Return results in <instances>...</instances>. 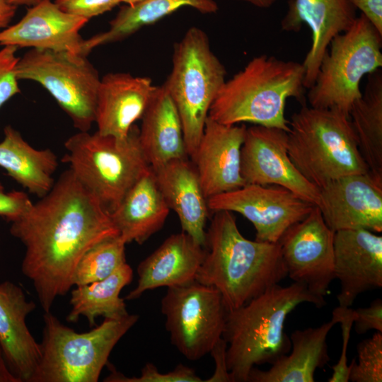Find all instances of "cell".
Instances as JSON below:
<instances>
[{
    "label": "cell",
    "mask_w": 382,
    "mask_h": 382,
    "mask_svg": "<svg viewBox=\"0 0 382 382\" xmlns=\"http://www.w3.org/2000/svg\"><path fill=\"white\" fill-rule=\"evenodd\" d=\"M0 142V167L29 192L41 198L53 187L58 158L50 149H37L11 125L4 129Z\"/></svg>",
    "instance_id": "obj_27"
},
{
    "label": "cell",
    "mask_w": 382,
    "mask_h": 382,
    "mask_svg": "<svg viewBox=\"0 0 382 382\" xmlns=\"http://www.w3.org/2000/svg\"><path fill=\"white\" fill-rule=\"evenodd\" d=\"M334 232L345 229L382 231V178L370 171L332 180L320 188L317 205Z\"/></svg>",
    "instance_id": "obj_15"
},
{
    "label": "cell",
    "mask_w": 382,
    "mask_h": 382,
    "mask_svg": "<svg viewBox=\"0 0 382 382\" xmlns=\"http://www.w3.org/2000/svg\"><path fill=\"white\" fill-rule=\"evenodd\" d=\"M146 76L129 73H108L100 78L96 106L97 131L125 138L141 119L156 89Z\"/></svg>",
    "instance_id": "obj_20"
},
{
    "label": "cell",
    "mask_w": 382,
    "mask_h": 382,
    "mask_svg": "<svg viewBox=\"0 0 382 382\" xmlns=\"http://www.w3.org/2000/svg\"><path fill=\"white\" fill-rule=\"evenodd\" d=\"M227 345L223 337L216 343L210 353L215 362V369L207 382H231L226 363Z\"/></svg>",
    "instance_id": "obj_39"
},
{
    "label": "cell",
    "mask_w": 382,
    "mask_h": 382,
    "mask_svg": "<svg viewBox=\"0 0 382 382\" xmlns=\"http://www.w3.org/2000/svg\"><path fill=\"white\" fill-rule=\"evenodd\" d=\"M17 8L8 3L7 0H0V31L10 25L16 15Z\"/></svg>",
    "instance_id": "obj_41"
},
{
    "label": "cell",
    "mask_w": 382,
    "mask_h": 382,
    "mask_svg": "<svg viewBox=\"0 0 382 382\" xmlns=\"http://www.w3.org/2000/svg\"><path fill=\"white\" fill-rule=\"evenodd\" d=\"M204 254V246L186 233L172 234L139 264L137 286L125 299L134 300L148 290L195 280Z\"/></svg>",
    "instance_id": "obj_22"
},
{
    "label": "cell",
    "mask_w": 382,
    "mask_h": 382,
    "mask_svg": "<svg viewBox=\"0 0 382 382\" xmlns=\"http://www.w3.org/2000/svg\"><path fill=\"white\" fill-rule=\"evenodd\" d=\"M63 11L88 21L111 11L122 0H54Z\"/></svg>",
    "instance_id": "obj_36"
},
{
    "label": "cell",
    "mask_w": 382,
    "mask_h": 382,
    "mask_svg": "<svg viewBox=\"0 0 382 382\" xmlns=\"http://www.w3.org/2000/svg\"><path fill=\"white\" fill-rule=\"evenodd\" d=\"M349 119L360 153L369 171L382 178V71L368 75L361 96L352 105Z\"/></svg>",
    "instance_id": "obj_30"
},
{
    "label": "cell",
    "mask_w": 382,
    "mask_h": 382,
    "mask_svg": "<svg viewBox=\"0 0 382 382\" xmlns=\"http://www.w3.org/2000/svg\"><path fill=\"white\" fill-rule=\"evenodd\" d=\"M209 210L236 212L250 221L255 240L278 243L286 229L303 219L316 206L279 185L245 184L207 199Z\"/></svg>",
    "instance_id": "obj_13"
},
{
    "label": "cell",
    "mask_w": 382,
    "mask_h": 382,
    "mask_svg": "<svg viewBox=\"0 0 382 382\" xmlns=\"http://www.w3.org/2000/svg\"><path fill=\"white\" fill-rule=\"evenodd\" d=\"M169 212L150 168L128 190L110 216L126 244H142L163 226Z\"/></svg>",
    "instance_id": "obj_24"
},
{
    "label": "cell",
    "mask_w": 382,
    "mask_h": 382,
    "mask_svg": "<svg viewBox=\"0 0 382 382\" xmlns=\"http://www.w3.org/2000/svg\"><path fill=\"white\" fill-rule=\"evenodd\" d=\"M64 148L63 161L109 212L151 168L135 125L125 138L79 131L66 140Z\"/></svg>",
    "instance_id": "obj_7"
},
{
    "label": "cell",
    "mask_w": 382,
    "mask_h": 382,
    "mask_svg": "<svg viewBox=\"0 0 382 382\" xmlns=\"http://www.w3.org/2000/svg\"><path fill=\"white\" fill-rule=\"evenodd\" d=\"M287 134L290 159L319 189L341 177L369 172L349 117L337 109L303 105L292 115Z\"/></svg>",
    "instance_id": "obj_5"
},
{
    "label": "cell",
    "mask_w": 382,
    "mask_h": 382,
    "mask_svg": "<svg viewBox=\"0 0 382 382\" xmlns=\"http://www.w3.org/2000/svg\"><path fill=\"white\" fill-rule=\"evenodd\" d=\"M334 235L316 205L278 241L287 276L322 301L335 279Z\"/></svg>",
    "instance_id": "obj_12"
},
{
    "label": "cell",
    "mask_w": 382,
    "mask_h": 382,
    "mask_svg": "<svg viewBox=\"0 0 382 382\" xmlns=\"http://www.w3.org/2000/svg\"><path fill=\"white\" fill-rule=\"evenodd\" d=\"M250 4L260 8H267L272 6L278 0H236Z\"/></svg>",
    "instance_id": "obj_43"
},
{
    "label": "cell",
    "mask_w": 382,
    "mask_h": 382,
    "mask_svg": "<svg viewBox=\"0 0 382 382\" xmlns=\"http://www.w3.org/2000/svg\"><path fill=\"white\" fill-rule=\"evenodd\" d=\"M287 132L256 125L246 128L241 149V175L245 184L279 185L318 205L320 189L305 178L288 154Z\"/></svg>",
    "instance_id": "obj_14"
},
{
    "label": "cell",
    "mask_w": 382,
    "mask_h": 382,
    "mask_svg": "<svg viewBox=\"0 0 382 382\" xmlns=\"http://www.w3.org/2000/svg\"><path fill=\"white\" fill-rule=\"evenodd\" d=\"M335 324L332 318L318 327L294 331L290 337V354L280 357L268 370L253 367L248 381L313 382L316 370L330 361L327 337Z\"/></svg>",
    "instance_id": "obj_26"
},
{
    "label": "cell",
    "mask_w": 382,
    "mask_h": 382,
    "mask_svg": "<svg viewBox=\"0 0 382 382\" xmlns=\"http://www.w3.org/2000/svg\"><path fill=\"white\" fill-rule=\"evenodd\" d=\"M171 71L163 83L181 121L187 156L196 149L210 107L226 81V70L202 29L190 28L175 44Z\"/></svg>",
    "instance_id": "obj_8"
},
{
    "label": "cell",
    "mask_w": 382,
    "mask_h": 382,
    "mask_svg": "<svg viewBox=\"0 0 382 382\" xmlns=\"http://www.w3.org/2000/svg\"><path fill=\"white\" fill-rule=\"evenodd\" d=\"M139 141L151 168L187 156L180 116L163 84L156 87L141 117Z\"/></svg>",
    "instance_id": "obj_25"
},
{
    "label": "cell",
    "mask_w": 382,
    "mask_h": 382,
    "mask_svg": "<svg viewBox=\"0 0 382 382\" xmlns=\"http://www.w3.org/2000/svg\"><path fill=\"white\" fill-rule=\"evenodd\" d=\"M125 241L120 236L91 248L80 259L72 279L73 286L88 284L110 276L126 262Z\"/></svg>",
    "instance_id": "obj_31"
},
{
    "label": "cell",
    "mask_w": 382,
    "mask_h": 382,
    "mask_svg": "<svg viewBox=\"0 0 382 382\" xmlns=\"http://www.w3.org/2000/svg\"><path fill=\"white\" fill-rule=\"evenodd\" d=\"M171 343L186 359L204 357L222 337L227 310L219 291L195 279L168 287L161 299Z\"/></svg>",
    "instance_id": "obj_11"
},
{
    "label": "cell",
    "mask_w": 382,
    "mask_h": 382,
    "mask_svg": "<svg viewBox=\"0 0 382 382\" xmlns=\"http://www.w3.org/2000/svg\"><path fill=\"white\" fill-rule=\"evenodd\" d=\"M33 204L25 192L17 190L7 192L0 184V216L12 222L25 213Z\"/></svg>",
    "instance_id": "obj_37"
},
{
    "label": "cell",
    "mask_w": 382,
    "mask_h": 382,
    "mask_svg": "<svg viewBox=\"0 0 382 382\" xmlns=\"http://www.w3.org/2000/svg\"><path fill=\"white\" fill-rule=\"evenodd\" d=\"M132 269L125 262L102 280L76 286L71 291V309L66 320L76 323L83 316L89 326L93 327L99 316L119 318L128 315L125 300L120 294L132 282Z\"/></svg>",
    "instance_id": "obj_29"
},
{
    "label": "cell",
    "mask_w": 382,
    "mask_h": 382,
    "mask_svg": "<svg viewBox=\"0 0 382 382\" xmlns=\"http://www.w3.org/2000/svg\"><path fill=\"white\" fill-rule=\"evenodd\" d=\"M106 382H202L195 371L183 364H178L167 373H161L152 363H146L139 376L127 377L113 369L104 379Z\"/></svg>",
    "instance_id": "obj_33"
},
{
    "label": "cell",
    "mask_w": 382,
    "mask_h": 382,
    "mask_svg": "<svg viewBox=\"0 0 382 382\" xmlns=\"http://www.w3.org/2000/svg\"><path fill=\"white\" fill-rule=\"evenodd\" d=\"M35 308L18 285L10 281L0 283V347L21 382H30L41 357L40 345L26 323Z\"/></svg>",
    "instance_id": "obj_21"
},
{
    "label": "cell",
    "mask_w": 382,
    "mask_h": 382,
    "mask_svg": "<svg viewBox=\"0 0 382 382\" xmlns=\"http://www.w3.org/2000/svg\"><path fill=\"white\" fill-rule=\"evenodd\" d=\"M151 168L168 207L179 219L182 231L204 246L209 209L194 165L184 158Z\"/></svg>",
    "instance_id": "obj_23"
},
{
    "label": "cell",
    "mask_w": 382,
    "mask_h": 382,
    "mask_svg": "<svg viewBox=\"0 0 382 382\" xmlns=\"http://www.w3.org/2000/svg\"><path fill=\"white\" fill-rule=\"evenodd\" d=\"M302 63L262 54L226 81L213 101L209 115L227 125L250 122L289 131L285 117L286 100H305Z\"/></svg>",
    "instance_id": "obj_4"
},
{
    "label": "cell",
    "mask_w": 382,
    "mask_h": 382,
    "mask_svg": "<svg viewBox=\"0 0 382 382\" xmlns=\"http://www.w3.org/2000/svg\"><path fill=\"white\" fill-rule=\"evenodd\" d=\"M357 361L354 359L349 365V381L352 382L382 381V332L357 345Z\"/></svg>",
    "instance_id": "obj_32"
},
{
    "label": "cell",
    "mask_w": 382,
    "mask_h": 382,
    "mask_svg": "<svg viewBox=\"0 0 382 382\" xmlns=\"http://www.w3.org/2000/svg\"><path fill=\"white\" fill-rule=\"evenodd\" d=\"M139 318H105L90 331L77 332L45 312L41 357L30 382H97L112 350Z\"/></svg>",
    "instance_id": "obj_6"
},
{
    "label": "cell",
    "mask_w": 382,
    "mask_h": 382,
    "mask_svg": "<svg viewBox=\"0 0 382 382\" xmlns=\"http://www.w3.org/2000/svg\"><path fill=\"white\" fill-rule=\"evenodd\" d=\"M245 125H227L207 117L200 141L191 155L207 199L245 185L241 175Z\"/></svg>",
    "instance_id": "obj_17"
},
{
    "label": "cell",
    "mask_w": 382,
    "mask_h": 382,
    "mask_svg": "<svg viewBox=\"0 0 382 382\" xmlns=\"http://www.w3.org/2000/svg\"><path fill=\"white\" fill-rule=\"evenodd\" d=\"M144 0H122V3H125L126 5H134Z\"/></svg>",
    "instance_id": "obj_45"
},
{
    "label": "cell",
    "mask_w": 382,
    "mask_h": 382,
    "mask_svg": "<svg viewBox=\"0 0 382 382\" xmlns=\"http://www.w3.org/2000/svg\"><path fill=\"white\" fill-rule=\"evenodd\" d=\"M332 318L337 323H340L341 325L342 347L337 363L332 367V374L328 379V381L347 382L349 381V366L347 365V350L352 326L354 323L353 309H351L349 307L337 306L332 311Z\"/></svg>",
    "instance_id": "obj_35"
},
{
    "label": "cell",
    "mask_w": 382,
    "mask_h": 382,
    "mask_svg": "<svg viewBox=\"0 0 382 382\" xmlns=\"http://www.w3.org/2000/svg\"><path fill=\"white\" fill-rule=\"evenodd\" d=\"M204 248L195 280L217 289L227 311L243 306L287 276L279 243L247 239L231 212H214Z\"/></svg>",
    "instance_id": "obj_2"
},
{
    "label": "cell",
    "mask_w": 382,
    "mask_h": 382,
    "mask_svg": "<svg viewBox=\"0 0 382 382\" xmlns=\"http://www.w3.org/2000/svg\"><path fill=\"white\" fill-rule=\"evenodd\" d=\"M334 274L340 283V307H350L359 294L381 289L382 236L362 228L335 231Z\"/></svg>",
    "instance_id": "obj_16"
},
{
    "label": "cell",
    "mask_w": 382,
    "mask_h": 382,
    "mask_svg": "<svg viewBox=\"0 0 382 382\" xmlns=\"http://www.w3.org/2000/svg\"><path fill=\"white\" fill-rule=\"evenodd\" d=\"M184 6L203 14L214 13L219 10L215 0H144L125 5L110 22L108 30L83 40L81 53L88 56L97 47L121 41Z\"/></svg>",
    "instance_id": "obj_28"
},
{
    "label": "cell",
    "mask_w": 382,
    "mask_h": 382,
    "mask_svg": "<svg viewBox=\"0 0 382 382\" xmlns=\"http://www.w3.org/2000/svg\"><path fill=\"white\" fill-rule=\"evenodd\" d=\"M0 382H21L11 371L0 347Z\"/></svg>",
    "instance_id": "obj_42"
},
{
    "label": "cell",
    "mask_w": 382,
    "mask_h": 382,
    "mask_svg": "<svg viewBox=\"0 0 382 382\" xmlns=\"http://www.w3.org/2000/svg\"><path fill=\"white\" fill-rule=\"evenodd\" d=\"M16 77L40 84L52 96L79 131L95 122L98 70L88 56L66 51L30 49L16 65Z\"/></svg>",
    "instance_id": "obj_10"
},
{
    "label": "cell",
    "mask_w": 382,
    "mask_h": 382,
    "mask_svg": "<svg viewBox=\"0 0 382 382\" xmlns=\"http://www.w3.org/2000/svg\"><path fill=\"white\" fill-rule=\"evenodd\" d=\"M329 46L308 88V101L311 107L337 109L349 116L361 96L362 78L382 66V35L361 13Z\"/></svg>",
    "instance_id": "obj_9"
},
{
    "label": "cell",
    "mask_w": 382,
    "mask_h": 382,
    "mask_svg": "<svg viewBox=\"0 0 382 382\" xmlns=\"http://www.w3.org/2000/svg\"><path fill=\"white\" fill-rule=\"evenodd\" d=\"M11 223V234L25 248L21 271L32 282L45 313L73 286L74 270L85 253L119 236L109 211L69 169Z\"/></svg>",
    "instance_id": "obj_1"
},
{
    "label": "cell",
    "mask_w": 382,
    "mask_h": 382,
    "mask_svg": "<svg viewBox=\"0 0 382 382\" xmlns=\"http://www.w3.org/2000/svg\"><path fill=\"white\" fill-rule=\"evenodd\" d=\"M325 304L296 282L276 284L243 306L228 311L222 337L227 345L226 363L231 382H248L255 365L273 364L291 349L284 332L287 316L299 305Z\"/></svg>",
    "instance_id": "obj_3"
},
{
    "label": "cell",
    "mask_w": 382,
    "mask_h": 382,
    "mask_svg": "<svg viewBox=\"0 0 382 382\" xmlns=\"http://www.w3.org/2000/svg\"><path fill=\"white\" fill-rule=\"evenodd\" d=\"M15 46H3L0 49V108L11 98L21 93L16 65L19 59Z\"/></svg>",
    "instance_id": "obj_34"
},
{
    "label": "cell",
    "mask_w": 382,
    "mask_h": 382,
    "mask_svg": "<svg viewBox=\"0 0 382 382\" xmlns=\"http://www.w3.org/2000/svg\"><path fill=\"white\" fill-rule=\"evenodd\" d=\"M382 35V0H349Z\"/></svg>",
    "instance_id": "obj_40"
},
{
    "label": "cell",
    "mask_w": 382,
    "mask_h": 382,
    "mask_svg": "<svg viewBox=\"0 0 382 382\" xmlns=\"http://www.w3.org/2000/svg\"><path fill=\"white\" fill-rule=\"evenodd\" d=\"M354 330L364 334L371 330L382 332V301L376 299L369 306L353 310Z\"/></svg>",
    "instance_id": "obj_38"
},
{
    "label": "cell",
    "mask_w": 382,
    "mask_h": 382,
    "mask_svg": "<svg viewBox=\"0 0 382 382\" xmlns=\"http://www.w3.org/2000/svg\"><path fill=\"white\" fill-rule=\"evenodd\" d=\"M42 0H7L11 4L18 7L19 6H26L28 7L37 4Z\"/></svg>",
    "instance_id": "obj_44"
},
{
    "label": "cell",
    "mask_w": 382,
    "mask_h": 382,
    "mask_svg": "<svg viewBox=\"0 0 382 382\" xmlns=\"http://www.w3.org/2000/svg\"><path fill=\"white\" fill-rule=\"evenodd\" d=\"M356 8L349 0H289L281 21L286 32H298L306 25L311 32V45L302 64L303 84L310 88L316 78L320 62L331 40L354 23Z\"/></svg>",
    "instance_id": "obj_18"
},
{
    "label": "cell",
    "mask_w": 382,
    "mask_h": 382,
    "mask_svg": "<svg viewBox=\"0 0 382 382\" xmlns=\"http://www.w3.org/2000/svg\"><path fill=\"white\" fill-rule=\"evenodd\" d=\"M88 21L63 11L52 0L29 7L16 23L0 31V46L81 54L79 32Z\"/></svg>",
    "instance_id": "obj_19"
}]
</instances>
